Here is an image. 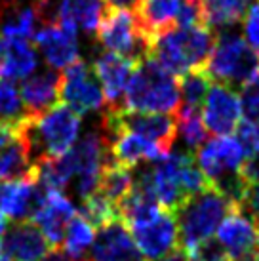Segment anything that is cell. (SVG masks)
Returning a JSON list of instances; mask_svg holds the SVG:
<instances>
[{
  "label": "cell",
  "instance_id": "6da1fadb",
  "mask_svg": "<svg viewBox=\"0 0 259 261\" xmlns=\"http://www.w3.org/2000/svg\"><path fill=\"white\" fill-rule=\"evenodd\" d=\"M80 128L82 116L63 103H56L40 115H25L21 122L23 138L35 164L65 154L80 139Z\"/></svg>",
  "mask_w": 259,
  "mask_h": 261
},
{
  "label": "cell",
  "instance_id": "7a4b0ae2",
  "mask_svg": "<svg viewBox=\"0 0 259 261\" xmlns=\"http://www.w3.org/2000/svg\"><path fill=\"white\" fill-rule=\"evenodd\" d=\"M216 42V33L206 25L179 27L160 33L151 42V56L166 71L177 79L191 71H204L212 48Z\"/></svg>",
  "mask_w": 259,
  "mask_h": 261
},
{
  "label": "cell",
  "instance_id": "3957f363",
  "mask_svg": "<svg viewBox=\"0 0 259 261\" xmlns=\"http://www.w3.org/2000/svg\"><path fill=\"white\" fill-rule=\"evenodd\" d=\"M179 79L149 56L139 61L128 80L124 109L139 113H168L179 109Z\"/></svg>",
  "mask_w": 259,
  "mask_h": 261
},
{
  "label": "cell",
  "instance_id": "277c9868",
  "mask_svg": "<svg viewBox=\"0 0 259 261\" xmlns=\"http://www.w3.org/2000/svg\"><path fill=\"white\" fill-rule=\"evenodd\" d=\"M232 208L235 204L214 187H208L206 191L185 200L173 212L181 248L191 254L204 242H208Z\"/></svg>",
  "mask_w": 259,
  "mask_h": 261
},
{
  "label": "cell",
  "instance_id": "5b68a950",
  "mask_svg": "<svg viewBox=\"0 0 259 261\" xmlns=\"http://www.w3.org/2000/svg\"><path fill=\"white\" fill-rule=\"evenodd\" d=\"M204 71L225 86L242 88L259 73V54L240 35L221 31L216 35Z\"/></svg>",
  "mask_w": 259,
  "mask_h": 261
},
{
  "label": "cell",
  "instance_id": "8992f818",
  "mask_svg": "<svg viewBox=\"0 0 259 261\" xmlns=\"http://www.w3.org/2000/svg\"><path fill=\"white\" fill-rule=\"evenodd\" d=\"M97 38L107 51L130 59L134 63L149 58L151 44L143 31L139 29L134 12L107 8L97 27Z\"/></svg>",
  "mask_w": 259,
  "mask_h": 261
},
{
  "label": "cell",
  "instance_id": "52a82bcc",
  "mask_svg": "<svg viewBox=\"0 0 259 261\" xmlns=\"http://www.w3.org/2000/svg\"><path fill=\"white\" fill-rule=\"evenodd\" d=\"M101 130H128L159 143L162 149L172 151L177 138V118L168 113H139V111H105L101 120Z\"/></svg>",
  "mask_w": 259,
  "mask_h": 261
},
{
  "label": "cell",
  "instance_id": "ba28073f",
  "mask_svg": "<svg viewBox=\"0 0 259 261\" xmlns=\"http://www.w3.org/2000/svg\"><path fill=\"white\" fill-rule=\"evenodd\" d=\"M59 103L79 113L80 116L101 111L105 105V95L94 69L84 59H76L61 73L59 82Z\"/></svg>",
  "mask_w": 259,
  "mask_h": 261
},
{
  "label": "cell",
  "instance_id": "9c48e42d",
  "mask_svg": "<svg viewBox=\"0 0 259 261\" xmlns=\"http://www.w3.org/2000/svg\"><path fill=\"white\" fill-rule=\"evenodd\" d=\"M217 244L229 261H259V229L238 206L219 225Z\"/></svg>",
  "mask_w": 259,
  "mask_h": 261
},
{
  "label": "cell",
  "instance_id": "30bf717a",
  "mask_svg": "<svg viewBox=\"0 0 259 261\" xmlns=\"http://www.w3.org/2000/svg\"><path fill=\"white\" fill-rule=\"evenodd\" d=\"M128 227L139 254L147 259L159 257L177 248V223L172 210L160 208L154 216L136 221Z\"/></svg>",
  "mask_w": 259,
  "mask_h": 261
},
{
  "label": "cell",
  "instance_id": "8fae6325",
  "mask_svg": "<svg viewBox=\"0 0 259 261\" xmlns=\"http://www.w3.org/2000/svg\"><path fill=\"white\" fill-rule=\"evenodd\" d=\"M240 118L242 105L235 88L225 86L221 82H212L202 107V120L206 130L214 136H229L238 128Z\"/></svg>",
  "mask_w": 259,
  "mask_h": 261
},
{
  "label": "cell",
  "instance_id": "7c38bea8",
  "mask_svg": "<svg viewBox=\"0 0 259 261\" xmlns=\"http://www.w3.org/2000/svg\"><path fill=\"white\" fill-rule=\"evenodd\" d=\"M35 44L44 56L46 63L54 71H65L79 58V31L59 25L46 23L35 33Z\"/></svg>",
  "mask_w": 259,
  "mask_h": 261
},
{
  "label": "cell",
  "instance_id": "4fadbf2b",
  "mask_svg": "<svg viewBox=\"0 0 259 261\" xmlns=\"http://www.w3.org/2000/svg\"><path fill=\"white\" fill-rule=\"evenodd\" d=\"M76 216V208L71 198L61 191H46L38 208L33 214V223L42 231L51 248H61L67 225Z\"/></svg>",
  "mask_w": 259,
  "mask_h": 261
},
{
  "label": "cell",
  "instance_id": "5bb4252c",
  "mask_svg": "<svg viewBox=\"0 0 259 261\" xmlns=\"http://www.w3.org/2000/svg\"><path fill=\"white\" fill-rule=\"evenodd\" d=\"M103 134L107 138L109 156L115 162L126 168H132V170L143 162H147V164L157 162L168 154V151L162 149L159 143H154V141L143 138L139 134H134V132L113 130L103 132Z\"/></svg>",
  "mask_w": 259,
  "mask_h": 261
},
{
  "label": "cell",
  "instance_id": "9a60e30c",
  "mask_svg": "<svg viewBox=\"0 0 259 261\" xmlns=\"http://www.w3.org/2000/svg\"><path fill=\"white\" fill-rule=\"evenodd\" d=\"M136 65L137 63H134V61L120 58L116 54H111V51L99 54L95 58L92 69H94L95 76L99 80L109 111L124 109L126 86H128V80L134 73Z\"/></svg>",
  "mask_w": 259,
  "mask_h": 261
},
{
  "label": "cell",
  "instance_id": "2e32d148",
  "mask_svg": "<svg viewBox=\"0 0 259 261\" xmlns=\"http://www.w3.org/2000/svg\"><path fill=\"white\" fill-rule=\"evenodd\" d=\"M90 261H141V254L130 234L128 225L116 219L95 231Z\"/></svg>",
  "mask_w": 259,
  "mask_h": 261
},
{
  "label": "cell",
  "instance_id": "e0dca14e",
  "mask_svg": "<svg viewBox=\"0 0 259 261\" xmlns=\"http://www.w3.org/2000/svg\"><path fill=\"white\" fill-rule=\"evenodd\" d=\"M2 248L10 261H42L50 254V242L33 221H15L4 232Z\"/></svg>",
  "mask_w": 259,
  "mask_h": 261
},
{
  "label": "cell",
  "instance_id": "ac0fdd59",
  "mask_svg": "<svg viewBox=\"0 0 259 261\" xmlns=\"http://www.w3.org/2000/svg\"><path fill=\"white\" fill-rule=\"evenodd\" d=\"M44 196V189L38 187L35 175L0 183V212L8 219L25 221L33 218L35 210Z\"/></svg>",
  "mask_w": 259,
  "mask_h": 261
},
{
  "label": "cell",
  "instance_id": "d6986e66",
  "mask_svg": "<svg viewBox=\"0 0 259 261\" xmlns=\"http://www.w3.org/2000/svg\"><path fill=\"white\" fill-rule=\"evenodd\" d=\"M59 82H61V74L54 69H44L38 73L35 71L23 80L19 95H21L25 115H40L59 103Z\"/></svg>",
  "mask_w": 259,
  "mask_h": 261
},
{
  "label": "cell",
  "instance_id": "ffe728a7",
  "mask_svg": "<svg viewBox=\"0 0 259 261\" xmlns=\"http://www.w3.org/2000/svg\"><path fill=\"white\" fill-rule=\"evenodd\" d=\"M181 6H183V0H143V4L134 14L139 23V29L143 31L149 44L160 33L177 25Z\"/></svg>",
  "mask_w": 259,
  "mask_h": 261
},
{
  "label": "cell",
  "instance_id": "44dd1931",
  "mask_svg": "<svg viewBox=\"0 0 259 261\" xmlns=\"http://www.w3.org/2000/svg\"><path fill=\"white\" fill-rule=\"evenodd\" d=\"M38 56L33 44L21 38H6L2 61H0V79L4 80H25L36 71Z\"/></svg>",
  "mask_w": 259,
  "mask_h": 261
},
{
  "label": "cell",
  "instance_id": "7402d4cb",
  "mask_svg": "<svg viewBox=\"0 0 259 261\" xmlns=\"http://www.w3.org/2000/svg\"><path fill=\"white\" fill-rule=\"evenodd\" d=\"M23 122V120H21ZM35 175V162L31 159L29 147L21 136L0 147V183L15 181Z\"/></svg>",
  "mask_w": 259,
  "mask_h": 261
},
{
  "label": "cell",
  "instance_id": "603a6c76",
  "mask_svg": "<svg viewBox=\"0 0 259 261\" xmlns=\"http://www.w3.org/2000/svg\"><path fill=\"white\" fill-rule=\"evenodd\" d=\"M202 23L214 31H227L244 19L250 4L246 0H198Z\"/></svg>",
  "mask_w": 259,
  "mask_h": 261
},
{
  "label": "cell",
  "instance_id": "cb8c5ba5",
  "mask_svg": "<svg viewBox=\"0 0 259 261\" xmlns=\"http://www.w3.org/2000/svg\"><path fill=\"white\" fill-rule=\"evenodd\" d=\"M134 187V172L132 168H126L122 164H118L109 156V160L101 168L99 175V185H97V193L109 198L113 204H116L122 200L124 196L128 195Z\"/></svg>",
  "mask_w": 259,
  "mask_h": 261
},
{
  "label": "cell",
  "instance_id": "d4e9b609",
  "mask_svg": "<svg viewBox=\"0 0 259 261\" xmlns=\"http://www.w3.org/2000/svg\"><path fill=\"white\" fill-rule=\"evenodd\" d=\"M38 21H40L38 4L15 6L14 10L4 17V21L0 25V37L31 40V38L35 37L36 23Z\"/></svg>",
  "mask_w": 259,
  "mask_h": 261
},
{
  "label": "cell",
  "instance_id": "484cf974",
  "mask_svg": "<svg viewBox=\"0 0 259 261\" xmlns=\"http://www.w3.org/2000/svg\"><path fill=\"white\" fill-rule=\"evenodd\" d=\"M175 118H177V134L181 141L185 143L189 152H196L208 138V130L202 120V111L179 107L175 113Z\"/></svg>",
  "mask_w": 259,
  "mask_h": 261
},
{
  "label": "cell",
  "instance_id": "4316f807",
  "mask_svg": "<svg viewBox=\"0 0 259 261\" xmlns=\"http://www.w3.org/2000/svg\"><path fill=\"white\" fill-rule=\"evenodd\" d=\"M95 240V227L92 223H88L86 219L76 212V216L71 219V223L67 225L63 239V248L65 252L76 259H84V254L92 248Z\"/></svg>",
  "mask_w": 259,
  "mask_h": 261
},
{
  "label": "cell",
  "instance_id": "83f0119b",
  "mask_svg": "<svg viewBox=\"0 0 259 261\" xmlns=\"http://www.w3.org/2000/svg\"><path fill=\"white\" fill-rule=\"evenodd\" d=\"M210 86H212V79L206 71H191L179 76V107L202 111Z\"/></svg>",
  "mask_w": 259,
  "mask_h": 261
},
{
  "label": "cell",
  "instance_id": "f1b7e54d",
  "mask_svg": "<svg viewBox=\"0 0 259 261\" xmlns=\"http://www.w3.org/2000/svg\"><path fill=\"white\" fill-rule=\"evenodd\" d=\"M79 214L86 219L88 223L94 225L95 231L101 229V227H105V225L113 223L116 219H120L118 218L116 204H113L109 198H105L97 191L92 196H88V198L82 200V208H80Z\"/></svg>",
  "mask_w": 259,
  "mask_h": 261
},
{
  "label": "cell",
  "instance_id": "f546056e",
  "mask_svg": "<svg viewBox=\"0 0 259 261\" xmlns=\"http://www.w3.org/2000/svg\"><path fill=\"white\" fill-rule=\"evenodd\" d=\"M25 116L19 90L14 82L0 79V120H19Z\"/></svg>",
  "mask_w": 259,
  "mask_h": 261
},
{
  "label": "cell",
  "instance_id": "4dcf8cb0",
  "mask_svg": "<svg viewBox=\"0 0 259 261\" xmlns=\"http://www.w3.org/2000/svg\"><path fill=\"white\" fill-rule=\"evenodd\" d=\"M240 105H242V116L250 122H259V73L250 82H246L240 88Z\"/></svg>",
  "mask_w": 259,
  "mask_h": 261
},
{
  "label": "cell",
  "instance_id": "1f68e13d",
  "mask_svg": "<svg viewBox=\"0 0 259 261\" xmlns=\"http://www.w3.org/2000/svg\"><path fill=\"white\" fill-rule=\"evenodd\" d=\"M244 40L259 54V0L248 8L244 15Z\"/></svg>",
  "mask_w": 259,
  "mask_h": 261
},
{
  "label": "cell",
  "instance_id": "d6a6232c",
  "mask_svg": "<svg viewBox=\"0 0 259 261\" xmlns=\"http://www.w3.org/2000/svg\"><path fill=\"white\" fill-rule=\"evenodd\" d=\"M238 141L242 143V147L246 149L248 154H253V152H259V122H250V120H244V122L238 124Z\"/></svg>",
  "mask_w": 259,
  "mask_h": 261
},
{
  "label": "cell",
  "instance_id": "836d02e7",
  "mask_svg": "<svg viewBox=\"0 0 259 261\" xmlns=\"http://www.w3.org/2000/svg\"><path fill=\"white\" fill-rule=\"evenodd\" d=\"M189 261H229V257L217 242L208 240L189 254Z\"/></svg>",
  "mask_w": 259,
  "mask_h": 261
},
{
  "label": "cell",
  "instance_id": "e575fe53",
  "mask_svg": "<svg viewBox=\"0 0 259 261\" xmlns=\"http://www.w3.org/2000/svg\"><path fill=\"white\" fill-rule=\"evenodd\" d=\"M240 208L248 214V218L252 219L253 223H255V227L259 229V183L248 189V193H246Z\"/></svg>",
  "mask_w": 259,
  "mask_h": 261
},
{
  "label": "cell",
  "instance_id": "d590c367",
  "mask_svg": "<svg viewBox=\"0 0 259 261\" xmlns=\"http://www.w3.org/2000/svg\"><path fill=\"white\" fill-rule=\"evenodd\" d=\"M240 175L246 181L248 187L252 185H257L259 183V152H253V154H248L244 160V164L240 168Z\"/></svg>",
  "mask_w": 259,
  "mask_h": 261
},
{
  "label": "cell",
  "instance_id": "8d00e7d4",
  "mask_svg": "<svg viewBox=\"0 0 259 261\" xmlns=\"http://www.w3.org/2000/svg\"><path fill=\"white\" fill-rule=\"evenodd\" d=\"M147 261H189V254L181 246H177L170 252H166V254L159 255V257H152V259Z\"/></svg>",
  "mask_w": 259,
  "mask_h": 261
},
{
  "label": "cell",
  "instance_id": "74e56055",
  "mask_svg": "<svg viewBox=\"0 0 259 261\" xmlns=\"http://www.w3.org/2000/svg\"><path fill=\"white\" fill-rule=\"evenodd\" d=\"M107 8H115V10H128V12H136L137 8L143 4V0H105Z\"/></svg>",
  "mask_w": 259,
  "mask_h": 261
},
{
  "label": "cell",
  "instance_id": "f35d334b",
  "mask_svg": "<svg viewBox=\"0 0 259 261\" xmlns=\"http://www.w3.org/2000/svg\"><path fill=\"white\" fill-rule=\"evenodd\" d=\"M6 231H8V218L0 212V237H4Z\"/></svg>",
  "mask_w": 259,
  "mask_h": 261
},
{
  "label": "cell",
  "instance_id": "ab89813d",
  "mask_svg": "<svg viewBox=\"0 0 259 261\" xmlns=\"http://www.w3.org/2000/svg\"><path fill=\"white\" fill-rule=\"evenodd\" d=\"M0 261H10L8 259L6 252H4V248H2V242H0Z\"/></svg>",
  "mask_w": 259,
  "mask_h": 261
},
{
  "label": "cell",
  "instance_id": "60d3db41",
  "mask_svg": "<svg viewBox=\"0 0 259 261\" xmlns=\"http://www.w3.org/2000/svg\"><path fill=\"white\" fill-rule=\"evenodd\" d=\"M246 2H248V4H250V6H252L253 2H255V0H246Z\"/></svg>",
  "mask_w": 259,
  "mask_h": 261
},
{
  "label": "cell",
  "instance_id": "b9f144b4",
  "mask_svg": "<svg viewBox=\"0 0 259 261\" xmlns=\"http://www.w3.org/2000/svg\"><path fill=\"white\" fill-rule=\"evenodd\" d=\"M38 2H42V0H38Z\"/></svg>",
  "mask_w": 259,
  "mask_h": 261
}]
</instances>
